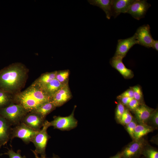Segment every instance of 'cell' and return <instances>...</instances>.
Masks as SVG:
<instances>
[{
    "instance_id": "cell-23",
    "label": "cell",
    "mask_w": 158,
    "mask_h": 158,
    "mask_svg": "<svg viewBox=\"0 0 158 158\" xmlns=\"http://www.w3.org/2000/svg\"><path fill=\"white\" fill-rule=\"evenodd\" d=\"M13 97L0 89V109L13 103Z\"/></svg>"
},
{
    "instance_id": "cell-33",
    "label": "cell",
    "mask_w": 158,
    "mask_h": 158,
    "mask_svg": "<svg viewBox=\"0 0 158 158\" xmlns=\"http://www.w3.org/2000/svg\"><path fill=\"white\" fill-rule=\"evenodd\" d=\"M119 96L122 97H126L133 99V92L130 88L122 93Z\"/></svg>"
},
{
    "instance_id": "cell-30",
    "label": "cell",
    "mask_w": 158,
    "mask_h": 158,
    "mask_svg": "<svg viewBox=\"0 0 158 158\" xmlns=\"http://www.w3.org/2000/svg\"><path fill=\"white\" fill-rule=\"evenodd\" d=\"M20 150H18L17 152H14L12 149H8L7 152L2 154L8 155L9 158H26L25 155L22 156L21 154Z\"/></svg>"
},
{
    "instance_id": "cell-2",
    "label": "cell",
    "mask_w": 158,
    "mask_h": 158,
    "mask_svg": "<svg viewBox=\"0 0 158 158\" xmlns=\"http://www.w3.org/2000/svg\"><path fill=\"white\" fill-rule=\"evenodd\" d=\"M51 97L42 89L31 85L24 91L13 95V103L19 104L28 112L33 111Z\"/></svg>"
},
{
    "instance_id": "cell-29",
    "label": "cell",
    "mask_w": 158,
    "mask_h": 158,
    "mask_svg": "<svg viewBox=\"0 0 158 158\" xmlns=\"http://www.w3.org/2000/svg\"><path fill=\"white\" fill-rule=\"evenodd\" d=\"M131 88L133 92V98L141 103L142 99V92L140 86L136 85L131 87Z\"/></svg>"
},
{
    "instance_id": "cell-9",
    "label": "cell",
    "mask_w": 158,
    "mask_h": 158,
    "mask_svg": "<svg viewBox=\"0 0 158 158\" xmlns=\"http://www.w3.org/2000/svg\"><path fill=\"white\" fill-rule=\"evenodd\" d=\"M150 4L146 0H134L127 13L130 14L133 18L139 20L144 18Z\"/></svg>"
},
{
    "instance_id": "cell-10",
    "label": "cell",
    "mask_w": 158,
    "mask_h": 158,
    "mask_svg": "<svg viewBox=\"0 0 158 158\" xmlns=\"http://www.w3.org/2000/svg\"><path fill=\"white\" fill-rule=\"evenodd\" d=\"M150 29L149 25H144L139 27L135 34L138 44L147 48L152 47L154 40L152 36Z\"/></svg>"
},
{
    "instance_id": "cell-8",
    "label": "cell",
    "mask_w": 158,
    "mask_h": 158,
    "mask_svg": "<svg viewBox=\"0 0 158 158\" xmlns=\"http://www.w3.org/2000/svg\"><path fill=\"white\" fill-rule=\"evenodd\" d=\"M45 118L33 111L28 112L22 119L21 123L36 131H39L43 127Z\"/></svg>"
},
{
    "instance_id": "cell-12",
    "label": "cell",
    "mask_w": 158,
    "mask_h": 158,
    "mask_svg": "<svg viewBox=\"0 0 158 158\" xmlns=\"http://www.w3.org/2000/svg\"><path fill=\"white\" fill-rule=\"evenodd\" d=\"M72 97L67 84L63 86L51 96V101L56 107L63 105L70 100Z\"/></svg>"
},
{
    "instance_id": "cell-19",
    "label": "cell",
    "mask_w": 158,
    "mask_h": 158,
    "mask_svg": "<svg viewBox=\"0 0 158 158\" xmlns=\"http://www.w3.org/2000/svg\"><path fill=\"white\" fill-rule=\"evenodd\" d=\"M154 130L152 127L147 124H138L135 129L134 140H138L143 138L144 136Z\"/></svg>"
},
{
    "instance_id": "cell-4",
    "label": "cell",
    "mask_w": 158,
    "mask_h": 158,
    "mask_svg": "<svg viewBox=\"0 0 158 158\" xmlns=\"http://www.w3.org/2000/svg\"><path fill=\"white\" fill-rule=\"evenodd\" d=\"M49 127V121L46 120L43 127L35 135L32 141L35 147L34 151L42 157H46V149L49 140L51 138L47 132Z\"/></svg>"
},
{
    "instance_id": "cell-1",
    "label": "cell",
    "mask_w": 158,
    "mask_h": 158,
    "mask_svg": "<svg viewBox=\"0 0 158 158\" xmlns=\"http://www.w3.org/2000/svg\"><path fill=\"white\" fill-rule=\"evenodd\" d=\"M28 69L19 63L10 65L0 71V89L11 95L18 93L24 86Z\"/></svg>"
},
{
    "instance_id": "cell-25",
    "label": "cell",
    "mask_w": 158,
    "mask_h": 158,
    "mask_svg": "<svg viewBox=\"0 0 158 158\" xmlns=\"http://www.w3.org/2000/svg\"><path fill=\"white\" fill-rule=\"evenodd\" d=\"M147 124L152 127L154 130L158 128V110L154 109L150 117Z\"/></svg>"
},
{
    "instance_id": "cell-11",
    "label": "cell",
    "mask_w": 158,
    "mask_h": 158,
    "mask_svg": "<svg viewBox=\"0 0 158 158\" xmlns=\"http://www.w3.org/2000/svg\"><path fill=\"white\" fill-rule=\"evenodd\" d=\"M138 44L135 34L132 36L118 41L116 48L114 56L123 59L127 53L134 45Z\"/></svg>"
},
{
    "instance_id": "cell-13",
    "label": "cell",
    "mask_w": 158,
    "mask_h": 158,
    "mask_svg": "<svg viewBox=\"0 0 158 158\" xmlns=\"http://www.w3.org/2000/svg\"><path fill=\"white\" fill-rule=\"evenodd\" d=\"M154 109L142 103L133 112L138 124H146Z\"/></svg>"
},
{
    "instance_id": "cell-22",
    "label": "cell",
    "mask_w": 158,
    "mask_h": 158,
    "mask_svg": "<svg viewBox=\"0 0 158 158\" xmlns=\"http://www.w3.org/2000/svg\"><path fill=\"white\" fill-rule=\"evenodd\" d=\"M141 154L145 158H158V150L147 143L144 147Z\"/></svg>"
},
{
    "instance_id": "cell-6",
    "label": "cell",
    "mask_w": 158,
    "mask_h": 158,
    "mask_svg": "<svg viewBox=\"0 0 158 158\" xmlns=\"http://www.w3.org/2000/svg\"><path fill=\"white\" fill-rule=\"evenodd\" d=\"M75 108V107L72 112L68 116H54L53 120L49 121L50 127L53 126L54 129L62 131L69 130L76 128L78 125V121L74 116Z\"/></svg>"
},
{
    "instance_id": "cell-38",
    "label": "cell",
    "mask_w": 158,
    "mask_h": 158,
    "mask_svg": "<svg viewBox=\"0 0 158 158\" xmlns=\"http://www.w3.org/2000/svg\"></svg>"
},
{
    "instance_id": "cell-18",
    "label": "cell",
    "mask_w": 158,
    "mask_h": 158,
    "mask_svg": "<svg viewBox=\"0 0 158 158\" xmlns=\"http://www.w3.org/2000/svg\"><path fill=\"white\" fill-rule=\"evenodd\" d=\"M57 71L43 73L32 84L40 88L56 78Z\"/></svg>"
},
{
    "instance_id": "cell-27",
    "label": "cell",
    "mask_w": 158,
    "mask_h": 158,
    "mask_svg": "<svg viewBox=\"0 0 158 158\" xmlns=\"http://www.w3.org/2000/svg\"><path fill=\"white\" fill-rule=\"evenodd\" d=\"M138 124L136 120L134 117L132 120L125 126L126 131L128 133L133 140H134V133L135 128Z\"/></svg>"
},
{
    "instance_id": "cell-21",
    "label": "cell",
    "mask_w": 158,
    "mask_h": 158,
    "mask_svg": "<svg viewBox=\"0 0 158 158\" xmlns=\"http://www.w3.org/2000/svg\"><path fill=\"white\" fill-rule=\"evenodd\" d=\"M56 108V106L51 100L43 103L33 111L38 114L45 118L47 116L54 110Z\"/></svg>"
},
{
    "instance_id": "cell-7",
    "label": "cell",
    "mask_w": 158,
    "mask_h": 158,
    "mask_svg": "<svg viewBox=\"0 0 158 158\" xmlns=\"http://www.w3.org/2000/svg\"><path fill=\"white\" fill-rule=\"evenodd\" d=\"M38 131H36L22 123L12 128L11 139L15 138L20 139L26 144L32 142V139Z\"/></svg>"
},
{
    "instance_id": "cell-20",
    "label": "cell",
    "mask_w": 158,
    "mask_h": 158,
    "mask_svg": "<svg viewBox=\"0 0 158 158\" xmlns=\"http://www.w3.org/2000/svg\"><path fill=\"white\" fill-rule=\"evenodd\" d=\"M66 84H63L61 83L55 78L43 86L41 88L51 98V96L56 92L63 86Z\"/></svg>"
},
{
    "instance_id": "cell-15",
    "label": "cell",
    "mask_w": 158,
    "mask_h": 158,
    "mask_svg": "<svg viewBox=\"0 0 158 158\" xmlns=\"http://www.w3.org/2000/svg\"><path fill=\"white\" fill-rule=\"evenodd\" d=\"M123 59L114 56L111 59L110 63L111 66L118 71L126 79L132 78L133 76V71L127 68L122 61Z\"/></svg>"
},
{
    "instance_id": "cell-34",
    "label": "cell",
    "mask_w": 158,
    "mask_h": 158,
    "mask_svg": "<svg viewBox=\"0 0 158 158\" xmlns=\"http://www.w3.org/2000/svg\"><path fill=\"white\" fill-rule=\"evenodd\" d=\"M31 151H32L35 155V158H60L58 156L54 154H53V157L51 158H47L46 157H40L38 156V154L35 152L34 150H31Z\"/></svg>"
},
{
    "instance_id": "cell-5",
    "label": "cell",
    "mask_w": 158,
    "mask_h": 158,
    "mask_svg": "<svg viewBox=\"0 0 158 158\" xmlns=\"http://www.w3.org/2000/svg\"><path fill=\"white\" fill-rule=\"evenodd\" d=\"M147 143L143 138L134 140L124 147L121 152L122 158H140L144 147Z\"/></svg>"
},
{
    "instance_id": "cell-3",
    "label": "cell",
    "mask_w": 158,
    "mask_h": 158,
    "mask_svg": "<svg viewBox=\"0 0 158 158\" xmlns=\"http://www.w3.org/2000/svg\"><path fill=\"white\" fill-rule=\"evenodd\" d=\"M28 112L22 106L14 103L0 109V115L13 126L20 123Z\"/></svg>"
},
{
    "instance_id": "cell-36",
    "label": "cell",
    "mask_w": 158,
    "mask_h": 158,
    "mask_svg": "<svg viewBox=\"0 0 158 158\" xmlns=\"http://www.w3.org/2000/svg\"><path fill=\"white\" fill-rule=\"evenodd\" d=\"M109 158H122L120 152H118L115 155L110 157Z\"/></svg>"
},
{
    "instance_id": "cell-24",
    "label": "cell",
    "mask_w": 158,
    "mask_h": 158,
    "mask_svg": "<svg viewBox=\"0 0 158 158\" xmlns=\"http://www.w3.org/2000/svg\"><path fill=\"white\" fill-rule=\"evenodd\" d=\"M69 75L68 70L57 71L55 78L62 84H68Z\"/></svg>"
},
{
    "instance_id": "cell-31",
    "label": "cell",
    "mask_w": 158,
    "mask_h": 158,
    "mask_svg": "<svg viewBox=\"0 0 158 158\" xmlns=\"http://www.w3.org/2000/svg\"><path fill=\"white\" fill-rule=\"evenodd\" d=\"M142 103L139 101L133 98L132 99L126 106L127 108L129 110L133 111L137 108Z\"/></svg>"
},
{
    "instance_id": "cell-28",
    "label": "cell",
    "mask_w": 158,
    "mask_h": 158,
    "mask_svg": "<svg viewBox=\"0 0 158 158\" xmlns=\"http://www.w3.org/2000/svg\"><path fill=\"white\" fill-rule=\"evenodd\" d=\"M126 108L125 106L120 102L118 103L115 112V119L117 123H118Z\"/></svg>"
},
{
    "instance_id": "cell-37",
    "label": "cell",
    "mask_w": 158,
    "mask_h": 158,
    "mask_svg": "<svg viewBox=\"0 0 158 158\" xmlns=\"http://www.w3.org/2000/svg\"><path fill=\"white\" fill-rule=\"evenodd\" d=\"M2 145L1 143L0 142V148L2 146Z\"/></svg>"
},
{
    "instance_id": "cell-35",
    "label": "cell",
    "mask_w": 158,
    "mask_h": 158,
    "mask_svg": "<svg viewBox=\"0 0 158 158\" xmlns=\"http://www.w3.org/2000/svg\"><path fill=\"white\" fill-rule=\"evenodd\" d=\"M152 47L156 51H158V41L154 40L152 44Z\"/></svg>"
},
{
    "instance_id": "cell-16",
    "label": "cell",
    "mask_w": 158,
    "mask_h": 158,
    "mask_svg": "<svg viewBox=\"0 0 158 158\" xmlns=\"http://www.w3.org/2000/svg\"><path fill=\"white\" fill-rule=\"evenodd\" d=\"M11 125L0 115V142L3 146L11 139Z\"/></svg>"
},
{
    "instance_id": "cell-17",
    "label": "cell",
    "mask_w": 158,
    "mask_h": 158,
    "mask_svg": "<svg viewBox=\"0 0 158 158\" xmlns=\"http://www.w3.org/2000/svg\"><path fill=\"white\" fill-rule=\"evenodd\" d=\"M112 0H88L89 3L94 6H98L105 13L106 18L110 19L112 16L111 7Z\"/></svg>"
},
{
    "instance_id": "cell-32",
    "label": "cell",
    "mask_w": 158,
    "mask_h": 158,
    "mask_svg": "<svg viewBox=\"0 0 158 158\" xmlns=\"http://www.w3.org/2000/svg\"><path fill=\"white\" fill-rule=\"evenodd\" d=\"M117 98L119 100L120 102L124 106H127L130 100L132 99L130 97H122L118 96Z\"/></svg>"
},
{
    "instance_id": "cell-26",
    "label": "cell",
    "mask_w": 158,
    "mask_h": 158,
    "mask_svg": "<svg viewBox=\"0 0 158 158\" xmlns=\"http://www.w3.org/2000/svg\"><path fill=\"white\" fill-rule=\"evenodd\" d=\"M133 118L130 110L126 108L118 123L125 126L132 120Z\"/></svg>"
},
{
    "instance_id": "cell-14",
    "label": "cell",
    "mask_w": 158,
    "mask_h": 158,
    "mask_svg": "<svg viewBox=\"0 0 158 158\" xmlns=\"http://www.w3.org/2000/svg\"><path fill=\"white\" fill-rule=\"evenodd\" d=\"M134 0H112V16L116 18L121 13H127Z\"/></svg>"
}]
</instances>
